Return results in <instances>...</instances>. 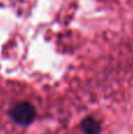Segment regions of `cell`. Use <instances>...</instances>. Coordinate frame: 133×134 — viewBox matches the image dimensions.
<instances>
[{"mask_svg":"<svg viewBox=\"0 0 133 134\" xmlns=\"http://www.w3.org/2000/svg\"><path fill=\"white\" fill-rule=\"evenodd\" d=\"M11 116L15 122L27 126L34 120L35 109L28 102H19L11 109Z\"/></svg>","mask_w":133,"mask_h":134,"instance_id":"6da1fadb","label":"cell"},{"mask_svg":"<svg viewBox=\"0 0 133 134\" xmlns=\"http://www.w3.org/2000/svg\"><path fill=\"white\" fill-rule=\"evenodd\" d=\"M81 130L85 134H99L100 133V125L93 118H86L81 122Z\"/></svg>","mask_w":133,"mask_h":134,"instance_id":"7a4b0ae2","label":"cell"}]
</instances>
